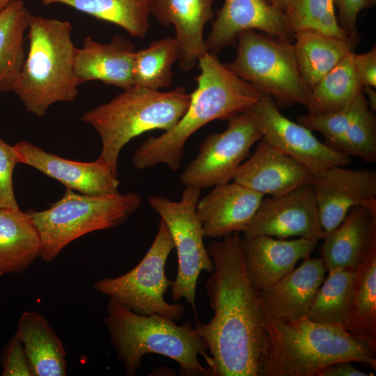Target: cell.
<instances>
[{
	"label": "cell",
	"mask_w": 376,
	"mask_h": 376,
	"mask_svg": "<svg viewBox=\"0 0 376 376\" xmlns=\"http://www.w3.org/2000/svg\"><path fill=\"white\" fill-rule=\"evenodd\" d=\"M214 269L205 284L212 318H196L194 328L205 340L212 359L210 376H258L265 332L259 291L249 281L242 237L234 233L207 246Z\"/></svg>",
	"instance_id": "cell-1"
},
{
	"label": "cell",
	"mask_w": 376,
	"mask_h": 376,
	"mask_svg": "<svg viewBox=\"0 0 376 376\" xmlns=\"http://www.w3.org/2000/svg\"><path fill=\"white\" fill-rule=\"evenodd\" d=\"M198 64L197 87L191 93L185 113L171 130L150 136L136 150L132 160L136 169L164 164L173 171L178 170L185 143L198 130L248 110L265 95L231 72L217 54L207 52Z\"/></svg>",
	"instance_id": "cell-2"
},
{
	"label": "cell",
	"mask_w": 376,
	"mask_h": 376,
	"mask_svg": "<svg viewBox=\"0 0 376 376\" xmlns=\"http://www.w3.org/2000/svg\"><path fill=\"white\" fill-rule=\"evenodd\" d=\"M265 332L258 376H317L341 361L376 370L375 352L343 327L315 322L265 317Z\"/></svg>",
	"instance_id": "cell-3"
},
{
	"label": "cell",
	"mask_w": 376,
	"mask_h": 376,
	"mask_svg": "<svg viewBox=\"0 0 376 376\" xmlns=\"http://www.w3.org/2000/svg\"><path fill=\"white\" fill-rule=\"evenodd\" d=\"M104 323L128 376L136 373L143 357L150 353L178 363L181 375L210 376L207 345L189 322L177 325L157 314L140 315L109 299Z\"/></svg>",
	"instance_id": "cell-4"
},
{
	"label": "cell",
	"mask_w": 376,
	"mask_h": 376,
	"mask_svg": "<svg viewBox=\"0 0 376 376\" xmlns=\"http://www.w3.org/2000/svg\"><path fill=\"white\" fill-rule=\"evenodd\" d=\"M27 30L29 52L12 91L29 112L43 116L52 104L78 95L77 47L68 21L31 15Z\"/></svg>",
	"instance_id": "cell-5"
},
{
	"label": "cell",
	"mask_w": 376,
	"mask_h": 376,
	"mask_svg": "<svg viewBox=\"0 0 376 376\" xmlns=\"http://www.w3.org/2000/svg\"><path fill=\"white\" fill-rule=\"evenodd\" d=\"M190 100L191 93L182 86L167 92L132 86L80 118L100 136L102 150L97 160L117 176L123 148L146 132L171 130L185 113Z\"/></svg>",
	"instance_id": "cell-6"
},
{
	"label": "cell",
	"mask_w": 376,
	"mask_h": 376,
	"mask_svg": "<svg viewBox=\"0 0 376 376\" xmlns=\"http://www.w3.org/2000/svg\"><path fill=\"white\" fill-rule=\"evenodd\" d=\"M141 201L134 192L96 196L65 189L63 196L48 209L26 212L40 234V258L50 262L77 238L121 226L139 208Z\"/></svg>",
	"instance_id": "cell-7"
},
{
	"label": "cell",
	"mask_w": 376,
	"mask_h": 376,
	"mask_svg": "<svg viewBox=\"0 0 376 376\" xmlns=\"http://www.w3.org/2000/svg\"><path fill=\"white\" fill-rule=\"evenodd\" d=\"M235 44V60L224 63L231 72L270 96L278 107L306 105L311 90L291 42L251 30L242 33Z\"/></svg>",
	"instance_id": "cell-8"
},
{
	"label": "cell",
	"mask_w": 376,
	"mask_h": 376,
	"mask_svg": "<svg viewBox=\"0 0 376 376\" xmlns=\"http://www.w3.org/2000/svg\"><path fill=\"white\" fill-rule=\"evenodd\" d=\"M174 247L169 230L160 219L156 236L139 264L120 276L99 279L94 288L136 313L157 314L173 321L182 319L184 306L164 299L173 283L165 274V265Z\"/></svg>",
	"instance_id": "cell-9"
},
{
	"label": "cell",
	"mask_w": 376,
	"mask_h": 376,
	"mask_svg": "<svg viewBox=\"0 0 376 376\" xmlns=\"http://www.w3.org/2000/svg\"><path fill=\"white\" fill-rule=\"evenodd\" d=\"M201 190L187 186L181 199L150 197V205L157 212L169 230L178 255V270L171 285L172 298H184L196 313V288L202 271L214 269L212 260L203 242L201 221L196 214Z\"/></svg>",
	"instance_id": "cell-10"
},
{
	"label": "cell",
	"mask_w": 376,
	"mask_h": 376,
	"mask_svg": "<svg viewBox=\"0 0 376 376\" xmlns=\"http://www.w3.org/2000/svg\"><path fill=\"white\" fill-rule=\"evenodd\" d=\"M226 120L227 128L207 136L197 156L180 174L183 185L201 190L233 181L252 146L262 139L248 110Z\"/></svg>",
	"instance_id": "cell-11"
},
{
	"label": "cell",
	"mask_w": 376,
	"mask_h": 376,
	"mask_svg": "<svg viewBox=\"0 0 376 376\" xmlns=\"http://www.w3.org/2000/svg\"><path fill=\"white\" fill-rule=\"evenodd\" d=\"M248 111L263 139L312 173L334 166H345L350 163L349 156L320 141L311 130L285 117L270 96L264 95Z\"/></svg>",
	"instance_id": "cell-12"
},
{
	"label": "cell",
	"mask_w": 376,
	"mask_h": 376,
	"mask_svg": "<svg viewBox=\"0 0 376 376\" xmlns=\"http://www.w3.org/2000/svg\"><path fill=\"white\" fill-rule=\"evenodd\" d=\"M241 233L243 238L265 235L278 239H323L326 233L320 224L311 183L281 195L264 196L251 221Z\"/></svg>",
	"instance_id": "cell-13"
},
{
	"label": "cell",
	"mask_w": 376,
	"mask_h": 376,
	"mask_svg": "<svg viewBox=\"0 0 376 376\" xmlns=\"http://www.w3.org/2000/svg\"><path fill=\"white\" fill-rule=\"evenodd\" d=\"M321 226L325 233L336 227L359 205H376V171L334 166L313 173Z\"/></svg>",
	"instance_id": "cell-14"
},
{
	"label": "cell",
	"mask_w": 376,
	"mask_h": 376,
	"mask_svg": "<svg viewBox=\"0 0 376 376\" xmlns=\"http://www.w3.org/2000/svg\"><path fill=\"white\" fill-rule=\"evenodd\" d=\"M251 30L290 42L293 39L282 10L265 0H225L205 40L206 51L217 54L235 44L242 33Z\"/></svg>",
	"instance_id": "cell-15"
},
{
	"label": "cell",
	"mask_w": 376,
	"mask_h": 376,
	"mask_svg": "<svg viewBox=\"0 0 376 376\" xmlns=\"http://www.w3.org/2000/svg\"><path fill=\"white\" fill-rule=\"evenodd\" d=\"M20 163L62 183L65 189L87 195L118 194L119 180L99 160L81 162L47 152L27 141L15 145Z\"/></svg>",
	"instance_id": "cell-16"
},
{
	"label": "cell",
	"mask_w": 376,
	"mask_h": 376,
	"mask_svg": "<svg viewBox=\"0 0 376 376\" xmlns=\"http://www.w3.org/2000/svg\"><path fill=\"white\" fill-rule=\"evenodd\" d=\"M318 240L299 237L278 239L260 235L242 238L245 269L249 281L258 291H262L281 280L301 259L310 257Z\"/></svg>",
	"instance_id": "cell-17"
},
{
	"label": "cell",
	"mask_w": 376,
	"mask_h": 376,
	"mask_svg": "<svg viewBox=\"0 0 376 376\" xmlns=\"http://www.w3.org/2000/svg\"><path fill=\"white\" fill-rule=\"evenodd\" d=\"M214 0H148L150 15L164 26L173 25L178 47V63L191 70L207 52L203 31L212 20Z\"/></svg>",
	"instance_id": "cell-18"
},
{
	"label": "cell",
	"mask_w": 376,
	"mask_h": 376,
	"mask_svg": "<svg viewBox=\"0 0 376 376\" xmlns=\"http://www.w3.org/2000/svg\"><path fill=\"white\" fill-rule=\"evenodd\" d=\"M312 175L306 166L261 139L233 181L264 196H275L310 182Z\"/></svg>",
	"instance_id": "cell-19"
},
{
	"label": "cell",
	"mask_w": 376,
	"mask_h": 376,
	"mask_svg": "<svg viewBox=\"0 0 376 376\" xmlns=\"http://www.w3.org/2000/svg\"><path fill=\"white\" fill-rule=\"evenodd\" d=\"M325 271L321 258L308 257L276 283L260 291L265 317L282 320L307 318Z\"/></svg>",
	"instance_id": "cell-20"
},
{
	"label": "cell",
	"mask_w": 376,
	"mask_h": 376,
	"mask_svg": "<svg viewBox=\"0 0 376 376\" xmlns=\"http://www.w3.org/2000/svg\"><path fill=\"white\" fill-rule=\"evenodd\" d=\"M263 197L234 181L214 187L196 205L204 236L221 238L241 233L251 221Z\"/></svg>",
	"instance_id": "cell-21"
},
{
	"label": "cell",
	"mask_w": 376,
	"mask_h": 376,
	"mask_svg": "<svg viewBox=\"0 0 376 376\" xmlns=\"http://www.w3.org/2000/svg\"><path fill=\"white\" fill-rule=\"evenodd\" d=\"M134 53V44L123 36H113L109 43L86 37L75 55L74 70L79 84L100 81L123 90L132 87Z\"/></svg>",
	"instance_id": "cell-22"
},
{
	"label": "cell",
	"mask_w": 376,
	"mask_h": 376,
	"mask_svg": "<svg viewBox=\"0 0 376 376\" xmlns=\"http://www.w3.org/2000/svg\"><path fill=\"white\" fill-rule=\"evenodd\" d=\"M323 240L321 259L327 271L356 268L376 245V205L354 206Z\"/></svg>",
	"instance_id": "cell-23"
},
{
	"label": "cell",
	"mask_w": 376,
	"mask_h": 376,
	"mask_svg": "<svg viewBox=\"0 0 376 376\" xmlns=\"http://www.w3.org/2000/svg\"><path fill=\"white\" fill-rule=\"evenodd\" d=\"M33 376L66 375V352L55 331L38 311H25L16 330Z\"/></svg>",
	"instance_id": "cell-24"
},
{
	"label": "cell",
	"mask_w": 376,
	"mask_h": 376,
	"mask_svg": "<svg viewBox=\"0 0 376 376\" xmlns=\"http://www.w3.org/2000/svg\"><path fill=\"white\" fill-rule=\"evenodd\" d=\"M40 256V234L29 214L0 207V276L21 273Z\"/></svg>",
	"instance_id": "cell-25"
},
{
	"label": "cell",
	"mask_w": 376,
	"mask_h": 376,
	"mask_svg": "<svg viewBox=\"0 0 376 376\" xmlns=\"http://www.w3.org/2000/svg\"><path fill=\"white\" fill-rule=\"evenodd\" d=\"M294 52L300 74L310 90L357 45L314 30L293 33Z\"/></svg>",
	"instance_id": "cell-26"
},
{
	"label": "cell",
	"mask_w": 376,
	"mask_h": 376,
	"mask_svg": "<svg viewBox=\"0 0 376 376\" xmlns=\"http://www.w3.org/2000/svg\"><path fill=\"white\" fill-rule=\"evenodd\" d=\"M343 329L376 352V245L355 268Z\"/></svg>",
	"instance_id": "cell-27"
},
{
	"label": "cell",
	"mask_w": 376,
	"mask_h": 376,
	"mask_svg": "<svg viewBox=\"0 0 376 376\" xmlns=\"http://www.w3.org/2000/svg\"><path fill=\"white\" fill-rule=\"evenodd\" d=\"M31 14L22 0L0 11V93L12 91L26 58L24 35Z\"/></svg>",
	"instance_id": "cell-28"
},
{
	"label": "cell",
	"mask_w": 376,
	"mask_h": 376,
	"mask_svg": "<svg viewBox=\"0 0 376 376\" xmlns=\"http://www.w3.org/2000/svg\"><path fill=\"white\" fill-rule=\"evenodd\" d=\"M350 52L311 89L306 107L308 114L323 116L341 110L362 91Z\"/></svg>",
	"instance_id": "cell-29"
},
{
	"label": "cell",
	"mask_w": 376,
	"mask_h": 376,
	"mask_svg": "<svg viewBox=\"0 0 376 376\" xmlns=\"http://www.w3.org/2000/svg\"><path fill=\"white\" fill-rule=\"evenodd\" d=\"M63 3L97 19L122 27L134 38H145L150 26L148 0H40Z\"/></svg>",
	"instance_id": "cell-30"
},
{
	"label": "cell",
	"mask_w": 376,
	"mask_h": 376,
	"mask_svg": "<svg viewBox=\"0 0 376 376\" xmlns=\"http://www.w3.org/2000/svg\"><path fill=\"white\" fill-rule=\"evenodd\" d=\"M355 268H336L320 285L307 318L317 322L343 327L351 303Z\"/></svg>",
	"instance_id": "cell-31"
},
{
	"label": "cell",
	"mask_w": 376,
	"mask_h": 376,
	"mask_svg": "<svg viewBox=\"0 0 376 376\" xmlns=\"http://www.w3.org/2000/svg\"><path fill=\"white\" fill-rule=\"evenodd\" d=\"M178 59V47L174 37L153 40L147 47L135 51L133 86L151 90L172 85L173 65Z\"/></svg>",
	"instance_id": "cell-32"
},
{
	"label": "cell",
	"mask_w": 376,
	"mask_h": 376,
	"mask_svg": "<svg viewBox=\"0 0 376 376\" xmlns=\"http://www.w3.org/2000/svg\"><path fill=\"white\" fill-rule=\"evenodd\" d=\"M289 30H314L339 38H349L340 28L334 0H291L285 11Z\"/></svg>",
	"instance_id": "cell-33"
},
{
	"label": "cell",
	"mask_w": 376,
	"mask_h": 376,
	"mask_svg": "<svg viewBox=\"0 0 376 376\" xmlns=\"http://www.w3.org/2000/svg\"><path fill=\"white\" fill-rule=\"evenodd\" d=\"M331 148L366 162H376V118L370 107L360 113Z\"/></svg>",
	"instance_id": "cell-34"
},
{
	"label": "cell",
	"mask_w": 376,
	"mask_h": 376,
	"mask_svg": "<svg viewBox=\"0 0 376 376\" xmlns=\"http://www.w3.org/2000/svg\"><path fill=\"white\" fill-rule=\"evenodd\" d=\"M368 107L369 105L366 95L361 91L350 104L338 111L323 116H299L297 122L311 131L322 134L325 143L331 147Z\"/></svg>",
	"instance_id": "cell-35"
},
{
	"label": "cell",
	"mask_w": 376,
	"mask_h": 376,
	"mask_svg": "<svg viewBox=\"0 0 376 376\" xmlns=\"http://www.w3.org/2000/svg\"><path fill=\"white\" fill-rule=\"evenodd\" d=\"M20 163L15 146H10L0 138V207L19 208L13 185L15 166Z\"/></svg>",
	"instance_id": "cell-36"
},
{
	"label": "cell",
	"mask_w": 376,
	"mask_h": 376,
	"mask_svg": "<svg viewBox=\"0 0 376 376\" xmlns=\"http://www.w3.org/2000/svg\"><path fill=\"white\" fill-rule=\"evenodd\" d=\"M3 376H33L22 343L15 332L1 357Z\"/></svg>",
	"instance_id": "cell-37"
},
{
	"label": "cell",
	"mask_w": 376,
	"mask_h": 376,
	"mask_svg": "<svg viewBox=\"0 0 376 376\" xmlns=\"http://www.w3.org/2000/svg\"><path fill=\"white\" fill-rule=\"evenodd\" d=\"M334 4L338 8V24L347 36L358 44L361 36L357 28V17L364 8L373 6V0H334Z\"/></svg>",
	"instance_id": "cell-38"
},
{
	"label": "cell",
	"mask_w": 376,
	"mask_h": 376,
	"mask_svg": "<svg viewBox=\"0 0 376 376\" xmlns=\"http://www.w3.org/2000/svg\"><path fill=\"white\" fill-rule=\"evenodd\" d=\"M354 65L363 88L376 86V48L374 46L364 54H354Z\"/></svg>",
	"instance_id": "cell-39"
},
{
	"label": "cell",
	"mask_w": 376,
	"mask_h": 376,
	"mask_svg": "<svg viewBox=\"0 0 376 376\" xmlns=\"http://www.w3.org/2000/svg\"><path fill=\"white\" fill-rule=\"evenodd\" d=\"M350 361H341L334 363L323 370L317 376H372L373 373L368 374L356 369Z\"/></svg>",
	"instance_id": "cell-40"
},
{
	"label": "cell",
	"mask_w": 376,
	"mask_h": 376,
	"mask_svg": "<svg viewBox=\"0 0 376 376\" xmlns=\"http://www.w3.org/2000/svg\"><path fill=\"white\" fill-rule=\"evenodd\" d=\"M362 91L367 95L368 101L370 110L373 112L376 110V93L373 88H363Z\"/></svg>",
	"instance_id": "cell-41"
},
{
	"label": "cell",
	"mask_w": 376,
	"mask_h": 376,
	"mask_svg": "<svg viewBox=\"0 0 376 376\" xmlns=\"http://www.w3.org/2000/svg\"><path fill=\"white\" fill-rule=\"evenodd\" d=\"M269 4L282 10L285 13L291 0H265Z\"/></svg>",
	"instance_id": "cell-42"
},
{
	"label": "cell",
	"mask_w": 376,
	"mask_h": 376,
	"mask_svg": "<svg viewBox=\"0 0 376 376\" xmlns=\"http://www.w3.org/2000/svg\"><path fill=\"white\" fill-rule=\"evenodd\" d=\"M11 0H0V11L6 8Z\"/></svg>",
	"instance_id": "cell-43"
}]
</instances>
